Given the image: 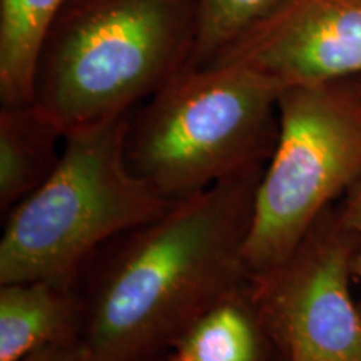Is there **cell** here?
<instances>
[{
    "instance_id": "cell-2",
    "label": "cell",
    "mask_w": 361,
    "mask_h": 361,
    "mask_svg": "<svg viewBox=\"0 0 361 361\" xmlns=\"http://www.w3.org/2000/svg\"><path fill=\"white\" fill-rule=\"evenodd\" d=\"M200 0H71L40 54L34 102L67 134L133 114L191 62Z\"/></svg>"
},
{
    "instance_id": "cell-4",
    "label": "cell",
    "mask_w": 361,
    "mask_h": 361,
    "mask_svg": "<svg viewBox=\"0 0 361 361\" xmlns=\"http://www.w3.org/2000/svg\"><path fill=\"white\" fill-rule=\"evenodd\" d=\"M129 116L67 134L52 174L4 216L0 284L74 288L104 246L176 204L130 171Z\"/></svg>"
},
{
    "instance_id": "cell-11",
    "label": "cell",
    "mask_w": 361,
    "mask_h": 361,
    "mask_svg": "<svg viewBox=\"0 0 361 361\" xmlns=\"http://www.w3.org/2000/svg\"><path fill=\"white\" fill-rule=\"evenodd\" d=\"M173 355L183 361H273L274 350L245 290L196 319L174 343Z\"/></svg>"
},
{
    "instance_id": "cell-14",
    "label": "cell",
    "mask_w": 361,
    "mask_h": 361,
    "mask_svg": "<svg viewBox=\"0 0 361 361\" xmlns=\"http://www.w3.org/2000/svg\"><path fill=\"white\" fill-rule=\"evenodd\" d=\"M19 361H85L79 341L49 345L35 350Z\"/></svg>"
},
{
    "instance_id": "cell-1",
    "label": "cell",
    "mask_w": 361,
    "mask_h": 361,
    "mask_svg": "<svg viewBox=\"0 0 361 361\" xmlns=\"http://www.w3.org/2000/svg\"><path fill=\"white\" fill-rule=\"evenodd\" d=\"M264 166L114 241L82 298L85 361H156L196 319L246 290L245 246Z\"/></svg>"
},
{
    "instance_id": "cell-10",
    "label": "cell",
    "mask_w": 361,
    "mask_h": 361,
    "mask_svg": "<svg viewBox=\"0 0 361 361\" xmlns=\"http://www.w3.org/2000/svg\"><path fill=\"white\" fill-rule=\"evenodd\" d=\"M71 0H0V101L32 104L40 54Z\"/></svg>"
},
{
    "instance_id": "cell-15",
    "label": "cell",
    "mask_w": 361,
    "mask_h": 361,
    "mask_svg": "<svg viewBox=\"0 0 361 361\" xmlns=\"http://www.w3.org/2000/svg\"><path fill=\"white\" fill-rule=\"evenodd\" d=\"M350 82H351V85H353V87H355L356 92H358V96L361 97V75H360V78L350 79Z\"/></svg>"
},
{
    "instance_id": "cell-3",
    "label": "cell",
    "mask_w": 361,
    "mask_h": 361,
    "mask_svg": "<svg viewBox=\"0 0 361 361\" xmlns=\"http://www.w3.org/2000/svg\"><path fill=\"white\" fill-rule=\"evenodd\" d=\"M284 85L241 61L186 67L129 116L126 159L178 202L269 161Z\"/></svg>"
},
{
    "instance_id": "cell-17",
    "label": "cell",
    "mask_w": 361,
    "mask_h": 361,
    "mask_svg": "<svg viewBox=\"0 0 361 361\" xmlns=\"http://www.w3.org/2000/svg\"><path fill=\"white\" fill-rule=\"evenodd\" d=\"M283 2H284V0H283ZM355 2H361V0H355Z\"/></svg>"
},
{
    "instance_id": "cell-16",
    "label": "cell",
    "mask_w": 361,
    "mask_h": 361,
    "mask_svg": "<svg viewBox=\"0 0 361 361\" xmlns=\"http://www.w3.org/2000/svg\"><path fill=\"white\" fill-rule=\"evenodd\" d=\"M156 361H183V360H179L178 356H176V355H171L169 358H164V360H156Z\"/></svg>"
},
{
    "instance_id": "cell-13",
    "label": "cell",
    "mask_w": 361,
    "mask_h": 361,
    "mask_svg": "<svg viewBox=\"0 0 361 361\" xmlns=\"http://www.w3.org/2000/svg\"><path fill=\"white\" fill-rule=\"evenodd\" d=\"M338 209L345 224L355 234V258H353V274L355 281L360 284V310H361V176L351 184V188L345 192V196L338 201Z\"/></svg>"
},
{
    "instance_id": "cell-6",
    "label": "cell",
    "mask_w": 361,
    "mask_h": 361,
    "mask_svg": "<svg viewBox=\"0 0 361 361\" xmlns=\"http://www.w3.org/2000/svg\"><path fill=\"white\" fill-rule=\"evenodd\" d=\"M355 246L336 202L290 258L250 278L246 298L278 361H361Z\"/></svg>"
},
{
    "instance_id": "cell-7",
    "label": "cell",
    "mask_w": 361,
    "mask_h": 361,
    "mask_svg": "<svg viewBox=\"0 0 361 361\" xmlns=\"http://www.w3.org/2000/svg\"><path fill=\"white\" fill-rule=\"evenodd\" d=\"M216 61L246 62L284 87L360 78L361 2L284 0Z\"/></svg>"
},
{
    "instance_id": "cell-12",
    "label": "cell",
    "mask_w": 361,
    "mask_h": 361,
    "mask_svg": "<svg viewBox=\"0 0 361 361\" xmlns=\"http://www.w3.org/2000/svg\"><path fill=\"white\" fill-rule=\"evenodd\" d=\"M281 4L283 0H200L196 44L188 67L211 64Z\"/></svg>"
},
{
    "instance_id": "cell-5",
    "label": "cell",
    "mask_w": 361,
    "mask_h": 361,
    "mask_svg": "<svg viewBox=\"0 0 361 361\" xmlns=\"http://www.w3.org/2000/svg\"><path fill=\"white\" fill-rule=\"evenodd\" d=\"M360 176L361 97L350 80L284 87L245 246L247 276L290 258Z\"/></svg>"
},
{
    "instance_id": "cell-9",
    "label": "cell",
    "mask_w": 361,
    "mask_h": 361,
    "mask_svg": "<svg viewBox=\"0 0 361 361\" xmlns=\"http://www.w3.org/2000/svg\"><path fill=\"white\" fill-rule=\"evenodd\" d=\"M64 134L37 104L0 109V211L6 216L61 159Z\"/></svg>"
},
{
    "instance_id": "cell-8",
    "label": "cell",
    "mask_w": 361,
    "mask_h": 361,
    "mask_svg": "<svg viewBox=\"0 0 361 361\" xmlns=\"http://www.w3.org/2000/svg\"><path fill=\"white\" fill-rule=\"evenodd\" d=\"M84 301L47 281L0 284V361H19L49 345L79 341Z\"/></svg>"
}]
</instances>
